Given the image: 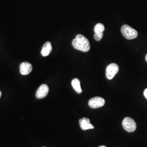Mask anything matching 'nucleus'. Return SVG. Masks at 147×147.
Listing matches in <instances>:
<instances>
[{
    "label": "nucleus",
    "instance_id": "f257e3e1",
    "mask_svg": "<svg viewBox=\"0 0 147 147\" xmlns=\"http://www.w3.org/2000/svg\"><path fill=\"white\" fill-rule=\"evenodd\" d=\"M72 45L75 49L84 53L89 51L90 48L88 39L81 34H78L76 36V38L73 40Z\"/></svg>",
    "mask_w": 147,
    "mask_h": 147
},
{
    "label": "nucleus",
    "instance_id": "f03ea898",
    "mask_svg": "<svg viewBox=\"0 0 147 147\" xmlns=\"http://www.w3.org/2000/svg\"><path fill=\"white\" fill-rule=\"evenodd\" d=\"M121 32L123 36L129 40L134 39L138 36L136 30L127 25H124L121 27Z\"/></svg>",
    "mask_w": 147,
    "mask_h": 147
},
{
    "label": "nucleus",
    "instance_id": "7ed1b4c3",
    "mask_svg": "<svg viewBox=\"0 0 147 147\" xmlns=\"http://www.w3.org/2000/svg\"><path fill=\"white\" fill-rule=\"evenodd\" d=\"M122 125L124 130L129 132L135 131L136 129V123L130 117H125L122 121Z\"/></svg>",
    "mask_w": 147,
    "mask_h": 147
},
{
    "label": "nucleus",
    "instance_id": "20e7f679",
    "mask_svg": "<svg viewBox=\"0 0 147 147\" xmlns=\"http://www.w3.org/2000/svg\"><path fill=\"white\" fill-rule=\"evenodd\" d=\"M119 71V66L116 63H111L106 70V76L109 80L113 79Z\"/></svg>",
    "mask_w": 147,
    "mask_h": 147
},
{
    "label": "nucleus",
    "instance_id": "39448f33",
    "mask_svg": "<svg viewBox=\"0 0 147 147\" xmlns=\"http://www.w3.org/2000/svg\"><path fill=\"white\" fill-rule=\"evenodd\" d=\"M105 104V100L99 96L92 98L89 100L88 102L89 107L92 109H97L102 107Z\"/></svg>",
    "mask_w": 147,
    "mask_h": 147
},
{
    "label": "nucleus",
    "instance_id": "423d86ee",
    "mask_svg": "<svg viewBox=\"0 0 147 147\" xmlns=\"http://www.w3.org/2000/svg\"><path fill=\"white\" fill-rule=\"evenodd\" d=\"M49 91V88L47 84H43L41 85L37 89L36 96L37 99H40L44 98L47 96Z\"/></svg>",
    "mask_w": 147,
    "mask_h": 147
},
{
    "label": "nucleus",
    "instance_id": "0eeeda50",
    "mask_svg": "<svg viewBox=\"0 0 147 147\" xmlns=\"http://www.w3.org/2000/svg\"><path fill=\"white\" fill-rule=\"evenodd\" d=\"M79 124L82 130H87L88 129H93L94 126L90 123L89 118L84 117L79 120Z\"/></svg>",
    "mask_w": 147,
    "mask_h": 147
},
{
    "label": "nucleus",
    "instance_id": "6e6552de",
    "mask_svg": "<svg viewBox=\"0 0 147 147\" xmlns=\"http://www.w3.org/2000/svg\"><path fill=\"white\" fill-rule=\"evenodd\" d=\"M32 70V65L27 62H24L20 65V72L21 75H27L30 73Z\"/></svg>",
    "mask_w": 147,
    "mask_h": 147
},
{
    "label": "nucleus",
    "instance_id": "1a4fd4ad",
    "mask_svg": "<svg viewBox=\"0 0 147 147\" xmlns=\"http://www.w3.org/2000/svg\"><path fill=\"white\" fill-rule=\"evenodd\" d=\"M53 47L51 42H47L44 44V45L42 46V51H41V54L42 56L46 57L52 51Z\"/></svg>",
    "mask_w": 147,
    "mask_h": 147
},
{
    "label": "nucleus",
    "instance_id": "9d476101",
    "mask_svg": "<svg viewBox=\"0 0 147 147\" xmlns=\"http://www.w3.org/2000/svg\"><path fill=\"white\" fill-rule=\"evenodd\" d=\"M71 85L73 87L74 89L76 92L78 94H81L82 92V89L81 88V85H80V81L79 79H74L72 81H71Z\"/></svg>",
    "mask_w": 147,
    "mask_h": 147
},
{
    "label": "nucleus",
    "instance_id": "9b49d317",
    "mask_svg": "<svg viewBox=\"0 0 147 147\" xmlns=\"http://www.w3.org/2000/svg\"><path fill=\"white\" fill-rule=\"evenodd\" d=\"M105 30V27L102 24L98 23L95 26L94 31L95 33H103Z\"/></svg>",
    "mask_w": 147,
    "mask_h": 147
},
{
    "label": "nucleus",
    "instance_id": "f8f14e48",
    "mask_svg": "<svg viewBox=\"0 0 147 147\" xmlns=\"http://www.w3.org/2000/svg\"><path fill=\"white\" fill-rule=\"evenodd\" d=\"M103 33H95L94 35V38L95 40L96 41H100V40L103 37Z\"/></svg>",
    "mask_w": 147,
    "mask_h": 147
},
{
    "label": "nucleus",
    "instance_id": "ddd939ff",
    "mask_svg": "<svg viewBox=\"0 0 147 147\" xmlns=\"http://www.w3.org/2000/svg\"><path fill=\"white\" fill-rule=\"evenodd\" d=\"M144 96L146 97V98L147 99V88L145 89L144 91Z\"/></svg>",
    "mask_w": 147,
    "mask_h": 147
},
{
    "label": "nucleus",
    "instance_id": "4468645a",
    "mask_svg": "<svg viewBox=\"0 0 147 147\" xmlns=\"http://www.w3.org/2000/svg\"><path fill=\"white\" fill-rule=\"evenodd\" d=\"M1 95H2V93H1V92L0 91V98H1Z\"/></svg>",
    "mask_w": 147,
    "mask_h": 147
},
{
    "label": "nucleus",
    "instance_id": "2eb2a0df",
    "mask_svg": "<svg viewBox=\"0 0 147 147\" xmlns=\"http://www.w3.org/2000/svg\"><path fill=\"white\" fill-rule=\"evenodd\" d=\"M146 61L147 62V55H146Z\"/></svg>",
    "mask_w": 147,
    "mask_h": 147
},
{
    "label": "nucleus",
    "instance_id": "dca6fc26",
    "mask_svg": "<svg viewBox=\"0 0 147 147\" xmlns=\"http://www.w3.org/2000/svg\"><path fill=\"white\" fill-rule=\"evenodd\" d=\"M99 147H106L105 146H99Z\"/></svg>",
    "mask_w": 147,
    "mask_h": 147
},
{
    "label": "nucleus",
    "instance_id": "f3484780",
    "mask_svg": "<svg viewBox=\"0 0 147 147\" xmlns=\"http://www.w3.org/2000/svg\"></svg>",
    "mask_w": 147,
    "mask_h": 147
}]
</instances>
